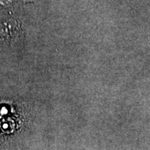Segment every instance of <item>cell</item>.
<instances>
[{"label":"cell","mask_w":150,"mask_h":150,"mask_svg":"<svg viewBox=\"0 0 150 150\" xmlns=\"http://www.w3.org/2000/svg\"><path fill=\"white\" fill-rule=\"evenodd\" d=\"M14 0H0V9L10 7L13 3Z\"/></svg>","instance_id":"obj_1"}]
</instances>
